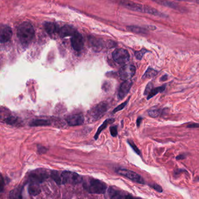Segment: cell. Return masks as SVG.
I'll return each instance as SVG.
<instances>
[{"label":"cell","mask_w":199,"mask_h":199,"mask_svg":"<svg viewBox=\"0 0 199 199\" xmlns=\"http://www.w3.org/2000/svg\"><path fill=\"white\" fill-rule=\"evenodd\" d=\"M17 34L21 44L24 46H27L34 38L35 30L31 23L24 22L18 27Z\"/></svg>","instance_id":"1"},{"label":"cell","mask_w":199,"mask_h":199,"mask_svg":"<svg viewBox=\"0 0 199 199\" xmlns=\"http://www.w3.org/2000/svg\"><path fill=\"white\" fill-rule=\"evenodd\" d=\"M120 4L122 5L123 7L131 11L148 14H151L152 15H155V16H157V17H159L162 18L167 17V15H166L164 14L161 13V12L158 11L157 10L154 8L150 7L149 6H145L144 5L137 4L134 2H131V1H128V0H120Z\"/></svg>","instance_id":"2"},{"label":"cell","mask_w":199,"mask_h":199,"mask_svg":"<svg viewBox=\"0 0 199 199\" xmlns=\"http://www.w3.org/2000/svg\"><path fill=\"white\" fill-rule=\"evenodd\" d=\"M83 187L91 194H104L107 189V186L103 182L92 177H88L84 181Z\"/></svg>","instance_id":"3"},{"label":"cell","mask_w":199,"mask_h":199,"mask_svg":"<svg viewBox=\"0 0 199 199\" xmlns=\"http://www.w3.org/2000/svg\"><path fill=\"white\" fill-rule=\"evenodd\" d=\"M108 109V105L105 102H101L93 107L88 113V120L95 121L101 118Z\"/></svg>","instance_id":"4"},{"label":"cell","mask_w":199,"mask_h":199,"mask_svg":"<svg viewBox=\"0 0 199 199\" xmlns=\"http://www.w3.org/2000/svg\"><path fill=\"white\" fill-rule=\"evenodd\" d=\"M63 184H77L82 182L83 177L78 173L71 171H64L61 172Z\"/></svg>","instance_id":"5"},{"label":"cell","mask_w":199,"mask_h":199,"mask_svg":"<svg viewBox=\"0 0 199 199\" xmlns=\"http://www.w3.org/2000/svg\"><path fill=\"white\" fill-rule=\"evenodd\" d=\"M49 177V173L46 170L43 169H38L33 170L29 175L31 183H42Z\"/></svg>","instance_id":"6"},{"label":"cell","mask_w":199,"mask_h":199,"mask_svg":"<svg viewBox=\"0 0 199 199\" xmlns=\"http://www.w3.org/2000/svg\"><path fill=\"white\" fill-rule=\"evenodd\" d=\"M113 60L119 64H125L130 60V54L127 50L124 49L115 50L112 53Z\"/></svg>","instance_id":"7"},{"label":"cell","mask_w":199,"mask_h":199,"mask_svg":"<svg viewBox=\"0 0 199 199\" xmlns=\"http://www.w3.org/2000/svg\"><path fill=\"white\" fill-rule=\"evenodd\" d=\"M117 172L119 175H122L123 176H124L134 182L142 184H145V181L144 179L140 175L132 170L125 169H119Z\"/></svg>","instance_id":"8"},{"label":"cell","mask_w":199,"mask_h":199,"mask_svg":"<svg viewBox=\"0 0 199 199\" xmlns=\"http://www.w3.org/2000/svg\"><path fill=\"white\" fill-rule=\"evenodd\" d=\"M136 68L133 65H125L119 71V76L122 80H130L135 74Z\"/></svg>","instance_id":"9"},{"label":"cell","mask_w":199,"mask_h":199,"mask_svg":"<svg viewBox=\"0 0 199 199\" xmlns=\"http://www.w3.org/2000/svg\"><path fill=\"white\" fill-rule=\"evenodd\" d=\"M71 45L73 49L76 51H80L84 47V40L82 35L77 31L72 36Z\"/></svg>","instance_id":"10"},{"label":"cell","mask_w":199,"mask_h":199,"mask_svg":"<svg viewBox=\"0 0 199 199\" xmlns=\"http://www.w3.org/2000/svg\"><path fill=\"white\" fill-rule=\"evenodd\" d=\"M66 121L70 126L81 125L84 122V117L81 113L71 115L67 117Z\"/></svg>","instance_id":"11"},{"label":"cell","mask_w":199,"mask_h":199,"mask_svg":"<svg viewBox=\"0 0 199 199\" xmlns=\"http://www.w3.org/2000/svg\"><path fill=\"white\" fill-rule=\"evenodd\" d=\"M132 85L133 82L130 80L124 81L120 85L118 92V98L119 99H123L128 94Z\"/></svg>","instance_id":"12"},{"label":"cell","mask_w":199,"mask_h":199,"mask_svg":"<svg viewBox=\"0 0 199 199\" xmlns=\"http://www.w3.org/2000/svg\"><path fill=\"white\" fill-rule=\"evenodd\" d=\"M152 1L159 4L161 6L169 8H172L177 11H179L180 12H185V8L180 7L179 4L172 2V1H167V0H152Z\"/></svg>","instance_id":"13"},{"label":"cell","mask_w":199,"mask_h":199,"mask_svg":"<svg viewBox=\"0 0 199 199\" xmlns=\"http://www.w3.org/2000/svg\"><path fill=\"white\" fill-rule=\"evenodd\" d=\"M13 35V32L10 27L7 25L1 27V34H0V40L1 43H4L8 42Z\"/></svg>","instance_id":"14"},{"label":"cell","mask_w":199,"mask_h":199,"mask_svg":"<svg viewBox=\"0 0 199 199\" xmlns=\"http://www.w3.org/2000/svg\"><path fill=\"white\" fill-rule=\"evenodd\" d=\"M108 194L111 198H128L133 197L131 195L126 194L123 191L116 190L111 187L108 190Z\"/></svg>","instance_id":"15"},{"label":"cell","mask_w":199,"mask_h":199,"mask_svg":"<svg viewBox=\"0 0 199 199\" xmlns=\"http://www.w3.org/2000/svg\"><path fill=\"white\" fill-rule=\"evenodd\" d=\"M76 31L73 28L71 27L68 25H66L62 27L59 31V35L61 38H66L67 36H72L75 33Z\"/></svg>","instance_id":"16"},{"label":"cell","mask_w":199,"mask_h":199,"mask_svg":"<svg viewBox=\"0 0 199 199\" xmlns=\"http://www.w3.org/2000/svg\"><path fill=\"white\" fill-rule=\"evenodd\" d=\"M46 31L50 35H54L59 32V29L57 25L52 22H47L45 25Z\"/></svg>","instance_id":"17"},{"label":"cell","mask_w":199,"mask_h":199,"mask_svg":"<svg viewBox=\"0 0 199 199\" xmlns=\"http://www.w3.org/2000/svg\"><path fill=\"white\" fill-rule=\"evenodd\" d=\"M40 188L38 183H31L28 187V192L31 196H37L40 193Z\"/></svg>","instance_id":"18"},{"label":"cell","mask_w":199,"mask_h":199,"mask_svg":"<svg viewBox=\"0 0 199 199\" xmlns=\"http://www.w3.org/2000/svg\"><path fill=\"white\" fill-rule=\"evenodd\" d=\"M89 42L91 45V46L92 47L94 50L95 51H100L103 47L102 42L99 39H96L95 38H92L89 39Z\"/></svg>","instance_id":"19"},{"label":"cell","mask_w":199,"mask_h":199,"mask_svg":"<svg viewBox=\"0 0 199 199\" xmlns=\"http://www.w3.org/2000/svg\"><path fill=\"white\" fill-rule=\"evenodd\" d=\"M51 124V122L49 120L46 119H35L33 120L30 123V126L33 127L36 126H46Z\"/></svg>","instance_id":"20"},{"label":"cell","mask_w":199,"mask_h":199,"mask_svg":"<svg viewBox=\"0 0 199 199\" xmlns=\"http://www.w3.org/2000/svg\"><path fill=\"white\" fill-rule=\"evenodd\" d=\"M127 29L133 33L137 34H147L148 29L147 28H144L138 26H128L127 27Z\"/></svg>","instance_id":"21"},{"label":"cell","mask_w":199,"mask_h":199,"mask_svg":"<svg viewBox=\"0 0 199 199\" xmlns=\"http://www.w3.org/2000/svg\"><path fill=\"white\" fill-rule=\"evenodd\" d=\"M114 119H106L103 123L98 128L95 136H94V138L96 140L98 138V137L99 135V134H101V131L104 130L105 128H106V127L109 124H112V123L114 122Z\"/></svg>","instance_id":"22"},{"label":"cell","mask_w":199,"mask_h":199,"mask_svg":"<svg viewBox=\"0 0 199 199\" xmlns=\"http://www.w3.org/2000/svg\"><path fill=\"white\" fill-rule=\"evenodd\" d=\"M4 122L11 126H19L21 124V121L16 116H8L4 119Z\"/></svg>","instance_id":"23"},{"label":"cell","mask_w":199,"mask_h":199,"mask_svg":"<svg viewBox=\"0 0 199 199\" xmlns=\"http://www.w3.org/2000/svg\"><path fill=\"white\" fill-rule=\"evenodd\" d=\"M165 88H166V85H162L161 87L152 88L151 90V91L149 92V93L148 94V95H147V99L148 100V99L152 98V97H154L155 95H156L158 93L163 92L165 89Z\"/></svg>","instance_id":"24"},{"label":"cell","mask_w":199,"mask_h":199,"mask_svg":"<svg viewBox=\"0 0 199 199\" xmlns=\"http://www.w3.org/2000/svg\"><path fill=\"white\" fill-rule=\"evenodd\" d=\"M51 177L58 184H64L63 178L61 176V173H60L58 171L56 170H53L51 172Z\"/></svg>","instance_id":"25"},{"label":"cell","mask_w":199,"mask_h":199,"mask_svg":"<svg viewBox=\"0 0 199 199\" xmlns=\"http://www.w3.org/2000/svg\"><path fill=\"white\" fill-rule=\"evenodd\" d=\"M22 188L21 187H18L11 191L10 193V197L11 198H22L21 193H22Z\"/></svg>","instance_id":"26"},{"label":"cell","mask_w":199,"mask_h":199,"mask_svg":"<svg viewBox=\"0 0 199 199\" xmlns=\"http://www.w3.org/2000/svg\"><path fill=\"white\" fill-rule=\"evenodd\" d=\"M157 74H158V71L156 70L151 67H148V68L147 70V71H145V73H144L142 78L143 79L150 78H152L156 76Z\"/></svg>","instance_id":"27"},{"label":"cell","mask_w":199,"mask_h":199,"mask_svg":"<svg viewBox=\"0 0 199 199\" xmlns=\"http://www.w3.org/2000/svg\"><path fill=\"white\" fill-rule=\"evenodd\" d=\"M162 112H163V110L162 109H152V110H149L148 112V114L151 117H154V118H156V117L160 116L162 115Z\"/></svg>","instance_id":"28"},{"label":"cell","mask_w":199,"mask_h":199,"mask_svg":"<svg viewBox=\"0 0 199 199\" xmlns=\"http://www.w3.org/2000/svg\"><path fill=\"white\" fill-rule=\"evenodd\" d=\"M148 52H149V51H148L147 49L143 48L141 50H139V51H137L135 52V56L136 57V58L138 59V60H141L142 57L144 56V55L146 53H148Z\"/></svg>","instance_id":"29"},{"label":"cell","mask_w":199,"mask_h":199,"mask_svg":"<svg viewBox=\"0 0 199 199\" xmlns=\"http://www.w3.org/2000/svg\"><path fill=\"white\" fill-rule=\"evenodd\" d=\"M127 142L128 144L130 145V147L133 148V149L139 155H141V152L139 150V149L137 148V147L135 145V144H134V142L132 141H130V140H128L127 141Z\"/></svg>","instance_id":"30"},{"label":"cell","mask_w":199,"mask_h":199,"mask_svg":"<svg viewBox=\"0 0 199 199\" xmlns=\"http://www.w3.org/2000/svg\"><path fill=\"white\" fill-rule=\"evenodd\" d=\"M128 101H129V99H128L125 102H124V103H121V104H120V105H119L117 107H116L114 110H113V113H116V112H119V111H120V110H122L123 109H124V108L126 106V105L128 103Z\"/></svg>","instance_id":"31"},{"label":"cell","mask_w":199,"mask_h":199,"mask_svg":"<svg viewBox=\"0 0 199 199\" xmlns=\"http://www.w3.org/2000/svg\"><path fill=\"white\" fill-rule=\"evenodd\" d=\"M149 186L151 187L152 188H153L154 190H155L156 191H157L158 192L161 193L163 191L162 190V187L161 186H160L159 184H156V183H152L149 184Z\"/></svg>","instance_id":"32"},{"label":"cell","mask_w":199,"mask_h":199,"mask_svg":"<svg viewBox=\"0 0 199 199\" xmlns=\"http://www.w3.org/2000/svg\"><path fill=\"white\" fill-rule=\"evenodd\" d=\"M110 134L112 135V136L115 137L117 135V133H118V131H117V126H112L110 127Z\"/></svg>","instance_id":"33"},{"label":"cell","mask_w":199,"mask_h":199,"mask_svg":"<svg viewBox=\"0 0 199 199\" xmlns=\"http://www.w3.org/2000/svg\"><path fill=\"white\" fill-rule=\"evenodd\" d=\"M152 87H153V85H152V83L151 82H149V83L147 85V87H146V88H145V91H144V94L145 95H148V94L149 93V92L151 91V90L153 88Z\"/></svg>","instance_id":"34"},{"label":"cell","mask_w":199,"mask_h":199,"mask_svg":"<svg viewBox=\"0 0 199 199\" xmlns=\"http://www.w3.org/2000/svg\"><path fill=\"white\" fill-rule=\"evenodd\" d=\"M187 128H199V124L198 123H191L189 124L187 126Z\"/></svg>","instance_id":"35"},{"label":"cell","mask_w":199,"mask_h":199,"mask_svg":"<svg viewBox=\"0 0 199 199\" xmlns=\"http://www.w3.org/2000/svg\"><path fill=\"white\" fill-rule=\"evenodd\" d=\"M4 180L3 179V176H1V191L2 192L4 189Z\"/></svg>","instance_id":"36"},{"label":"cell","mask_w":199,"mask_h":199,"mask_svg":"<svg viewBox=\"0 0 199 199\" xmlns=\"http://www.w3.org/2000/svg\"><path fill=\"white\" fill-rule=\"evenodd\" d=\"M185 158H186V155L184 154H180V155L177 156L176 158L177 160H181V159H184Z\"/></svg>","instance_id":"37"},{"label":"cell","mask_w":199,"mask_h":199,"mask_svg":"<svg viewBox=\"0 0 199 199\" xmlns=\"http://www.w3.org/2000/svg\"><path fill=\"white\" fill-rule=\"evenodd\" d=\"M142 118L141 117H139L137 120V127H139L141 124V123L142 121Z\"/></svg>","instance_id":"38"},{"label":"cell","mask_w":199,"mask_h":199,"mask_svg":"<svg viewBox=\"0 0 199 199\" xmlns=\"http://www.w3.org/2000/svg\"><path fill=\"white\" fill-rule=\"evenodd\" d=\"M185 171L186 170L184 169H178V170H175V174H176V175H179L181 172H183Z\"/></svg>","instance_id":"39"},{"label":"cell","mask_w":199,"mask_h":199,"mask_svg":"<svg viewBox=\"0 0 199 199\" xmlns=\"http://www.w3.org/2000/svg\"><path fill=\"white\" fill-rule=\"evenodd\" d=\"M167 80H168V75H163V76L161 78V79H160L161 81H165Z\"/></svg>","instance_id":"40"},{"label":"cell","mask_w":199,"mask_h":199,"mask_svg":"<svg viewBox=\"0 0 199 199\" xmlns=\"http://www.w3.org/2000/svg\"><path fill=\"white\" fill-rule=\"evenodd\" d=\"M177 1H190V0H177Z\"/></svg>","instance_id":"41"},{"label":"cell","mask_w":199,"mask_h":199,"mask_svg":"<svg viewBox=\"0 0 199 199\" xmlns=\"http://www.w3.org/2000/svg\"><path fill=\"white\" fill-rule=\"evenodd\" d=\"M198 179H199V178H198Z\"/></svg>","instance_id":"42"}]
</instances>
